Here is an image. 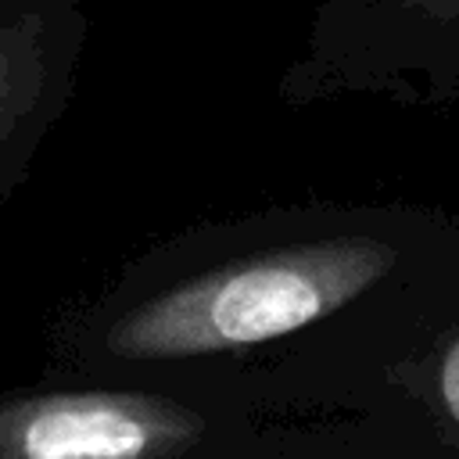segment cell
Wrapping results in <instances>:
<instances>
[{"mask_svg":"<svg viewBox=\"0 0 459 459\" xmlns=\"http://www.w3.org/2000/svg\"><path fill=\"white\" fill-rule=\"evenodd\" d=\"M86 18L72 0H0V194L22 183L75 90Z\"/></svg>","mask_w":459,"mask_h":459,"instance_id":"obj_4","label":"cell"},{"mask_svg":"<svg viewBox=\"0 0 459 459\" xmlns=\"http://www.w3.org/2000/svg\"><path fill=\"white\" fill-rule=\"evenodd\" d=\"M269 455L233 405L143 384L79 380L0 394V459H186Z\"/></svg>","mask_w":459,"mask_h":459,"instance_id":"obj_2","label":"cell"},{"mask_svg":"<svg viewBox=\"0 0 459 459\" xmlns=\"http://www.w3.org/2000/svg\"><path fill=\"white\" fill-rule=\"evenodd\" d=\"M459 316V219L416 204H305L176 233L50 326L54 377L233 405L269 455L301 430L373 452L384 373Z\"/></svg>","mask_w":459,"mask_h":459,"instance_id":"obj_1","label":"cell"},{"mask_svg":"<svg viewBox=\"0 0 459 459\" xmlns=\"http://www.w3.org/2000/svg\"><path fill=\"white\" fill-rule=\"evenodd\" d=\"M377 430L384 452H398L402 430L430 434L427 452L459 455V316L434 326L380 380Z\"/></svg>","mask_w":459,"mask_h":459,"instance_id":"obj_5","label":"cell"},{"mask_svg":"<svg viewBox=\"0 0 459 459\" xmlns=\"http://www.w3.org/2000/svg\"><path fill=\"white\" fill-rule=\"evenodd\" d=\"M459 100V0H323L283 97Z\"/></svg>","mask_w":459,"mask_h":459,"instance_id":"obj_3","label":"cell"}]
</instances>
